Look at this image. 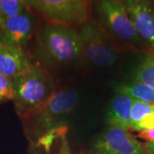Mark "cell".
<instances>
[{"label":"cell","mask_w":154,"mask_h":154,"mask_svg":"<svg viewBox=\"0 0 154 154\" xmlns=\"http://www.w3.org/2000/svg\"><path fill=\"white\" fill-rule=\"evenodd\" d=\"M154 113V105H149L144 102L134 100L131 111V122L130 128L134 130L137 125L151 114Z\"/></svg>","instance_id":"obj_15"},{"label":"cell","mask_w":154,"mask_h":154,"mask_svg":"<svg viewBox=\"0 0 154 154\" xmlns=\"http://www.w3.org/2000/svg\"><path fill=\"white\" fill-rule=\"evenodd\" d=\"M28 4L48 22L72 27L89 20L90 0H28Z\"/></svg>","instance_id":"obj_5"},{"label":"cell","mask_w":154,"mask_h":154,"mask_svg":"<svg viewBox=\"0 0 154 154\" xmlns=\"http://www.w3.org/2000/svg\"><path fill=\"white\" fill-rule=\"evenodd\" d=\"M153 1H154V0H153Z\"/></svg>","instance_id":"obj_22"},{"label":"cell","mask_w":154,"mask_h":154,"mask_svg":"<svg viewBox=\"0 0 154 154\" xmlns=\"http://www.w3.org/2000/svg\"><path fill=\"white\" fill-rule=\"evenodd\" d=\"M36 57L45 65H75L84 57L79 33L69 26L47 22L39 28L36 40Z\"/></svg>","instance_id":"obj_1"},{"label":"cell","mask_w":154,"mask_h":154,"mask_svg":"<svg viewBox=\"0 0 154 154\" xmlns=\"http://www.w3.org/2000/svg\"><path fill=\"white\" fill-rule=\"evenodd\" d=\"M133 100L123 94L115 96L110 102L109 110L106 114V122L108 126H117L130 129L131 111Z\"/></svg>","instance_id":"obj_11"},{"label":"cell","mask_w":154,"mask_h":154,"mask_svg":"<svg viewBox=\"0 0 154 154\" xmlns=\"http://www.w3.org/2000/svg\"><path fill=\"white\" fill-rule=\"evenodd\" d=\"M28 9V0H0L1 20L16 16Z\"/></svg>","instance_id":"obj_14"},{"label":"cell","mask_w":154,"mask_h":154,"mask_svg":"<svg viewBox=\"0 0 154 154\" xmlns=\"http://www.w3.org/2000/svg\"><path fill=\"white\" fill-rule=\"evenodd\" d=\"M13 102L22 118L45 104L56 91L53 77L46 70L33 64L26 71L11 79Z\"/></svg>","instance_id":"obj_3"},{"label":"cell","mask_w":154,"mask_h":154,"mask_svg":"<svg viewBox=\"0 0 154 154\" xmlns=\"http://www.w3.org/2000/svg\"><path fill=\"white\" fill-rule=\"evenodd\" d=\"M116 93L126 95L133 100L154 105V89L135 80L132 82L120 85L116 89Z\"/></svg>","instance_id":"obj_12"},{"label":"cell","mask_w":154,"mask_h":154,"mask_svg":"<svg viewBox=\"0 0 154 154\" xmlns=\"http://www.w3.org/2000/svg\"><path fill=\"white\" fill-rule=\"evenodd\" d=\"M83 54L91 63L98 67L110 66L117 59V51L111 37L98 22L88 20L78 32Z\"/></svg>","instance_id":"obj_6"},{"label":"cell","mask_w":154,"mask_h":154,"mask_svg":"<svg viewBox=\"0 0 154 154\" xmlns=\"http://www.w3.org/2000/svg\"><path fill=\"white\" fill-rule=\"evenodd\" d=\"M0 32H1V17H0Z\"/></svg>","instance_id":"obj_21"},{"label":"cell","mask_w":154,"mask_h":154,"mask_svg":"<svg viewBox=\"0 0 154 154\" xmlns=\"http://www.w3.org/2000/svg\"><path fill=\"white\" fill-rule=\"evenodd\" d=\"M154 128V113L151 114L148 116H146V118H144L142 121L140 122L137 127L135 128V131L140 132L143 130L150 129V128Z\"/></svg>","instance_id":"obj_17"},{"label":"cell","mask_w":154,"mask_h":154,"mask_svg":"<svg viewBox=\"0 0 154 154\" xmlns=\"http://www.w3.org/2000/svg\"><path fill=\"white\" fill-rule=\"evenodd\" d=\"M32 65L25 51L0 43V73L12 79Z\"/></svg>","instance_id":"obj_10"},{"label":"cell","mask_w":154,"mask_h":154,"mask_svg":"<svg viewBox=\"0 0 154 154\" xmlns=\"http://www.w3.org/2000/svg\"><path fill=\"white\" fill-rule=\"evenodd\" d=\"M134 80L154 89V54L145 56L134 74Z\"/></svg>","instance_id":"obj_13"},{"label":"cell","mask_w":154,"mask_h":154,"mask_svg":"<svg viewBox=\"0 0 154 154\" xmlns=\"http://www.w3.org/2000/svg\"><path fill=\"white\" fill-rule=\"evenodd\" d=\"M99 26L111 38L138 48L143 42L128 17L123 0H93Z\"/></svg>","instance_id":"obj_4"},{"label":"cell","mask_w":154,"mask_h":154,"mask_svg":"<svg viewBox=\"0 0 154 154\" xmlns=\"http://www.w3.org/2000/svg\"><path fill=\"white\" fill-rule=\"evenodd\" d=\"M38 23L30 9L1 20L0 43L25 51Z\"/></svg>","instance_id":"obj_7"},{"label":"cell","mask_w":154,"mask_h":154,"mask_svg":"<svg viewBox=\"0 0 154 154\" xmlns=\"http://www.w3.org/2000/svg\"><path fill=\"white\" fill-rule=\"evenodd\" d=\"M13 99V87L11 78L0 73V102H5Z\"/></svg>","instance_id":"obj_16"},{"label":"cell","mask_w":154,"mask_h":154,"mask_svg":"<svg viewBox=\"0 0 154 154\" xmlns=\"http://www.w3.org/2000/svg\"><path fill=\"white\" fill-rule=\"evenodd\" d=\"M78 99V94L73 88L56 91L45 104L22 117L26 132L37 141L47 133L68 127V117Z\"/></svg>","instance_id":"obj_2"},{"label":"cell","mask_w":154,"mask_h":154,"mask_svg":"<svg viewBox=\"0 0 154 154\" xmlns=\"http://www.w3.org/2000/svg\"><path fill=\"white\" fill-rule=\"evenodd\" d=\"M146 154H154V142H146L144 145Z\"/></svg>","instance_id":"obj_20"},{"label":"cell","mask_w":154,"mask_h":154,"mask_svg":"<svg viewBox=\"0 0 154 154\" xmlns=\"http://www.w3.org/2000/svg\"><path fill=\"white\" fill-rule=\"evenodd\" d=\"M138 36L154 54V1L123 0Z\"/></svg>","instance_id":"obj_9"},{"label":"cell","mask_w":154,"mask_h":154,"mask_svg":"<svg viewBox=\"0 0 154 154\" xmlns=\"http://www.w3.org/2000/svg\"><path fill=\"white\" fill-rule=\"evenodd\" d=\"M140 138L144 139L146 140V142H154V128H150L146 130H143L139 133Z\"/></svg>","instance_id":"obj_19"},{"label":"cell","mask_w":154,"mask_h":154,"mask_svg":"<svg viewBox=\"0 0 154 154\" xmlns=\"http://www.w3.org/2000/svg\"><path fill=\"white\" fill-rule=\"evenodd\" d=\"M60 140V149H59L58 154H71V151L69 148L68 138H67V134H64L61 136Z\"/></svg>","instance_id":"obj_18"},{"label":"cell","mask_w":154,"mask_h":154,"mask_svg":"<svg viewBox=\"0 0 154 154\" xmlns=\"http://www.w3.org/2000/svg\"><path fill=\"white\" fill-rule=\"evenodd\" d=\"M94 154H146L144 145L121 127L109 126L96 140Z\"/></svg>","instance_id":"obj_8"}]
</instances>
